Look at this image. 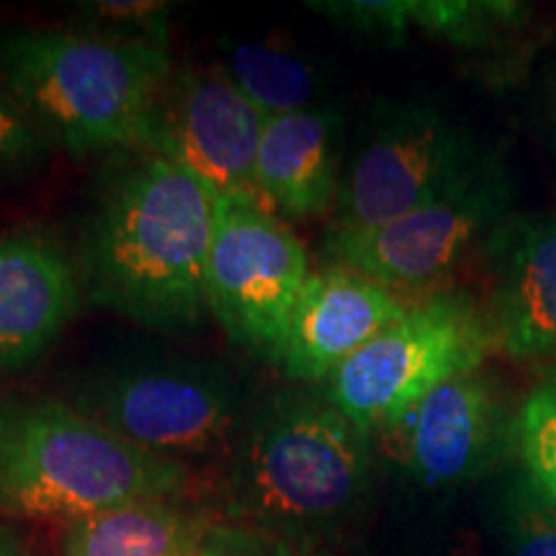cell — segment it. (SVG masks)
Listing matches in <instances>:
<instances>
[{
    "mask_svg": "<svg viewBox=\"0 0 556 556\" xmlns=\"http://www.w3.org/2000/svg\"><path fill=\"white\" fill-rule=\"evenodd\" d=\"M309 9L336 21L343 29L358 31L361 37L402 45L407 39L413 16L409 0H351V3H309Z\"/></svg>",
    "mask_w": 556,
    "mask_h": 556,
    "instance_id": "23",
    "label": "cell"
},
{
    "mask_svg": "<svg viewBox=\"0 0 556 556\" xmlns=\"http://www.w3.org/2000/svg\"><path fill=\"white\" fill-rule=\"evenodd\" d=\"M317 556H328V554H317Z\"/></svg>",
    "mask_w": 556,
    "mask_h": 556,
    "instance_id": "28",
    "label": "cell"
},
{
    "mask_svg": "<svg viewBox=\"0 0 556 556\" xmlns=\"http://www.w3.org/2000/svg\"><path fill=\"white\" fill-rule=\"evenodd\" d=\"M510 3H467V0H420L409 3L413 26L451 45L477 47L492 37L500 24L513 18Z\"/></svg>",
    "mask_w": 556,
    "mask_h": 556,
    "instance_id": "21",
    "label": "cell"
},
{
    "mask_svg": "<svg viewBox=\"0 0 556 556\" xmlns=\"http://www.w3.org/2000/svg\"><path fill=\"white\" fill-rule=\"evenodd\" d=\"M208 528L178 500H148L67 523L62 556H193Z\"/></svg>",
    "mask_w": 556,
    "mask_h": 556,
    "instance_id": "16",
    "label": "cell"
},
{
    "mask_svg": "<svg viewBox=\"0 0 556 556\" xmlns=\"http://www.w3.org/2000/svg\"><path fill=\"white\" fill-rule=\"evenodd\" d=\"M309 276L307 248L258 197H219L206 261V304L235 345L278 366Z\"/></svg>",
    "mask_w": 556,
    "mask_h": 556,
    "instance_id": "8",
    "label": "cell"
},
{
    "mask_svg": "<svg viewBox=\"0 0 556 556\" xmlns=\"http://www.w3.org/2000/svg\"><path fill=\"white\" fill-rule=\"evenodd\" d=\"M492 160L433 101H377L343 163L332 227L364 229L405 217L456 191Z\"/></svg>",
    "mask_w": 556,
    "mask_h": 556,
    "instance_id": "6",
    "label": "cell"
},
{
    "mask_svg": "<svg viewBox=\"0 0 556 556\" xmlns=\"http://www.w3.org/2000/svg\"><path fill=\"white\" fill-rule=\"evenodd\" d=\"M503 407L479 371L443 381L387 433L394 456L426 490H451L475 479L495 454Z\"/></svg>",
    "mask_w": 556,
    "mask_h": 556,
    "instance_id": "11",
    "label": "cell"
},
{
    "mask_svg": "<svg viewBox=\"0 0 556 556\" xmlns=\"http://www.w3.org/2000/svg\"><path fill=\"white\" fill-rule=\"evenodd\" d=\"M219 193L168 157L137 152L103 178L83 227V296L157 332L208 317L206 261Z\"/></svg>",
    "mask_w": 556,
    "mask_h": 556,
    "instance_id": "1",
    "label": "cell"
},
{
    "mask_svg": "<svg viewBox=\"0 0 556 556\" xmlns=\"http://www.w3.org/2000/svg\"><path fill=\"white\" fill-rule=\"evenodd\" d=\"M170 50L83 29L0 31V88L52 148L73 157L135 152Z\"/></svg>",
    "mask_w": 556,
    "mask_h": 556,
    "instance_id": "3",
    "label": "cell"
},
{
    "mask_svg": "<svg viewBox=\"0 0 556 556\" xmlns=\"http://www.w3.org/2000/svg\"><path fill=\"white\" fill-rule=\"evenodd\" d=\"M78 261L45 229L0 235V371L37 364L83 302Z\"/></svg>",
    "mask_w": 556,
    "mask_h": 556,
    "instance_id": "13",
    "label": "cell"
},
{
    "mask_svg": "<svg viewBox=\"0 0 556 556\" xmlns=\"http://www.w3.org/2000/svg\"><path fill=\"white\" fill-rule=\"evenodd\" d=\"M513 435L523 469L556 503V374L528 394Z\"/></svg>",
    "mask_w": 556,
    "mask_h": 556,
    "instance_id": "20",
    "label": "cell"
},
{
    "mask_svg": "<svg viewBox=\"0 0 556 556\" xmlns=\"http://www.w3.org/2000/svg\"><path fill=\"white\" fill-rule=\"evenodd\" d=\"M371 435L323 389L289 387L258 397L232 448L227 513L276 544L336 531L364 505Z\"/></svg>",
    "mask_w": 556,
    "mask_h": 556,
    "instance_id": "2",
    "label": "cell"
},
{
    "mask_svg": "<svg viewBox=\"0 0 556 556\" xmlns=\"http://www.w3.org/2000/svg\"><path fill=\"white\" fill-rule=\"evenodd\" d=\"M80 29L96 37L170 50V3L160 0H90L78 3Z\"/></svg>",
    "mask_w": 556,
    "mask_h": 556,
    "instance_id": "19",
    "label": "cell"
},
{
    "mask_svg": "<svg viewBox=\"0 0 556 556\" xmlns=\"http://www.w3.org/2000/svg\"><path fill=\"white\" fill-rule=\"evenodd\" d=\"M52 142L0 88V186L24 184L50 163Z\"/></svg>",
    "mask_w": 556,
    "mask_h": 556,
    "instance_id": "22",
    "label": "cell"
},
{
    "mask_svg": "<svg viewBox=\"0 0 556 556\" xmlns=\"http://www.w3.org/2000/svg\"><path fill=\"white\" fill-rule=\"evenodd\" d=\"M513 184L497 157L433 204L377 227H330L323 240L328 266L358 270L392 291L430 289L454 274L482 240L507 222Z\"/></svg>",
    "mask_w": 556,
    "mask_h": 556,
    "instance_id": "9",
    "label": "cell"
},
{
    "mask_svg": "<svg viewBox=\"0 0 556 556\" xmlns=\"http://www.w3.org/2000/svg\"><path fill=\"white\" fill-rule=\"evenodd\" d=\"M497 528L503 556H556V503L526 469L505 482Z\"/></svg>",
    "mask_w": 556,
    "mask_h": 556,
    "instance_id": "18",
    "label": "cell"
},
{
    "mask_svg": "<svg viewBox=\"0 0 556 556\" xmlns=\"http://www.w3.org/2000/svg\"><path fill=\"white\" fill-rule=\"evenodd\" d=\"M448 556H484V554H482V546H479L475 533L462 531V533H456L454 541H451Z\"/></svg>",
    "mask_w": 556,
    "mask_h": 556,
    "instance_id": "26",
    "label": "cell"
},
{
    "mask_svg": "<svg viewBox=\"0 0 556 556\" xmlns=\"http://www.w3.org/2000/svg\"><path fill=\"white\" fill-rule=\"evenodd\" d=\"M409 309L397 291L358 270H312L291 315L278 368L304 387L325 384L348 358Z\"/></svg>",
    "mask_w": 556,
    "mask_h": 556,
    "instance_id": "12",
    "label": "cell"
},
{
    "mask_svg": "<svg viewBox=\"0 0 556 556\" xmlns=\"http://www.w3.org/2000/svg\"><path fill=\"white\" fill-rule=\"evenodd\" d=\"M266 116L242 99L219 67H176L160 83L135 152L168 157L219 197L255 189Z\"/></svg>",
    "mask_w": 556,
    "mask_h": 556,
    "instance_id": "10",
    "label": "cell"
},
{
    "mask_svg": "<svg viewBox=\"0 0 556 556\" xmlns=\"http://www.w3.org/2000/svg\"><path fill=\"white\" fill-rule=\"evenodd\" d=\"M492 345L490 319L475 299L435 291L348 358L323 392L353 426L377 438L443 381L477 371Z\"/></svg>",
    "mask_w": 556,
    "mask_h": 556,
    "instance_id": "7",
    "label": "cell"
},
{
    "mask_svg": "<svg viewBox=\"0 0 556 556\" xmlns=\"http://www.w3.org/2000/svg\"><path fill=\"white\" fill-rule=\"evenodd\" d=\"M67 402L135 446L178 458L235 448L258 397L214 361L137 353L83 371Z\"/></svg>",
    "mask_w": 556,
    "mask_h": 556,
    "instance_id": "5",
    "label": "cell"
},
{
    "mask_svg": "<svg viewBox=\"0 0 556 556\" xmlns=\"http://www.w3.org/2000/svg\"><path fill=\"white\" fill-rule=\"evenodd\" d=\"M193 556H204V554H201V548H199V552H197V554H193Z\"/></svg>",
    "mask_w": 556,
    "mask_h": 556,
    "instance_id": "27",
    "label": "cell"
},
{
    "mask_svg": "<svg viewBox=\"0 0 556 556\" xmlns=\"http://www.w3.org/2000/svg\"><path fill=\"white\" fill-rule=\"evenodd\" d=\"M345 119L336 106L270 116L255 160V189L281 222L332 214L343 176Z\"/></svg>",
    "mask_w": 556,
    "mask_h": 556,
    "instance_id": "14",
    "label": "cell"
},
{
    "mask_svg": "<svg viewBox=\"0 0 556 556\" xmlns=\"http://www.w3.org/2000/svg\"><path fill=\"white\" fill-rule=\"evenodd\" d=\"M227 80L261 116H287L325 106L323 73L302 52L266 41L222 39V62Z\"/></svg>",
    "mask_w": 556,
    "mask_h": 556,
    "instance_id": "17",
    "label": "cell"
},
{
    "mask_svg": "<svg viewBox=\"0 0 556 556\" xmlns=\"http://www.w3.org/2000/svg\"><path fill=\"white\" fill-rule=\"evenodd\" d=\"M495 345L518 358L556 356V214L505 225L492 235Z\"/></svg>",
    "mask_w": 556,
    "mask_h": 556,
    "instance_id": "15",
    "label": "cell"
},
{
    "mask_svg": "<svg viewBox=\"0 0 556 556\" xmlns=\"http://www.w3.org/2000/svg\"><path fill=\"white\" fill-rule=\"evenodd\" d=\"M0 556H34L29 544L9 526H0Z\"/></svg>",
    "mask_w": 556,
    "mask_h": 556,
    "instance_id": "25",
    "label": "cell"
},
{
    "mask_svg": "<svg viewBox=\"0 0 556 556\" xmlns=\"http://www.w3.org/2000/svg\"><path fill=\"white\" fill-rule=\"evenodd\" d=\"M189 469L139 448L67 400H37L0 420V516L73 520L178 500Z\"/></svg>",
    "mask_w": 556,
    "mask_h": 556,
    "instance_id": "4",
    "label": "cell"
},
{
    "mask_svg": "<svg viewBox=\"0 0 556 556\" xmlns=\"http://www.w3.org/2000/svg\"><path fill=\"white\" fill-rule=\"evenodd\" d=\"M204 556H283L281 544L270 541L261 533L250 531L242 526H212L208 528L204 546Z\"/></svg>",
    "mask_w": 556,
    "mask_h": 556,
    "instance_id": "24",
    "label": "cell"
}]
</instances>
